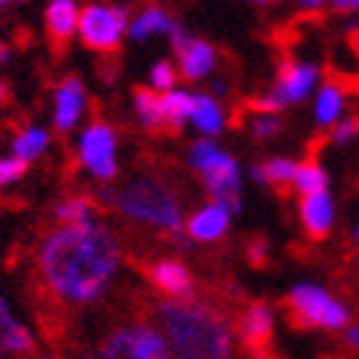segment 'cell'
<instances>
[{
	"mask_svg": "<svg viewBox=\"0 0 359 359\" xmlns=\"http://www.w3.org/2000/svg\"><path fill=\"white\" fill-rule=\"evenodd\" d=\"M6 97H9V88H6V85H4V82H0V102H4V100H6Z\"/></svg>",
	"mask_w": 359,
	"mask_h": 359,
	"instance_id": "36",
	"label": "cell"
},
{
	"mask_svg": "<svg viewBox=\"0 0 359 359\" xmlns=\"http://www.w3.org/2000/svg\"><path fill=\"white\" fill-rule=\"evenodd\" d=\"M135 97V111H137V120L140 126L147 132L152 135H161V132H167V123H164V109H161V94L155 91V88H135L132 91Z\"/></svg>",
	"mask_w": 359,
	"mask_h": 359,
	"instance_id": "17",
	"label": "cell"
},
{
	"mask_svg": "<svg viewBox=\"0 0 359 359\" xmlns=\"http://www.w3.org/2000/svg\"><path fill=\"white\" fill-rule=\"evenodd\" d=\"M345 342H348V348H356V345H359V325H351V327H348Z\"/></svg>",
	"mask_w": 359,
	"mask_h": 359,
	"instance_id": "34",
	"label": "cell"
},
{
	"mask_svg": "<svg viewBox=\"0 0 359 359\" xmlns=\"http://www.w3.org/2000/svg\"><path fill=\"white\" fill-rule=\"evenodd\" d=\"M102 359H172L164 333L149 325H129L102 342Z\"/></svg>",
	"mask_w": 359,
	"mask_h": 359,
	"instance_id": "7",
	"label": "cell"
},
{
	"mask_svg": "<svg viewBox=\"0 0 359 359\" xmlns=\"http://www.w3.org/2000/svg\"><path fill=\"white\" fill-rule=\"evenodd\" d=\"M298 4H301L304 9H318L321 4H325V0H298Z\"/></svg>",
	"mask_w": 359,
	"mask_h": 359,
	"instance_id": "35",
	"label": "cell"
},
{
	"mask_svg": "<svg viewBox=\"0 0 359 359\" xmlns=\"http://www.w3.org/2000/svg\"><path fill=\"white\" fill-rule=\"evenodd\" d=\"M126 24H129V9L126 6L88 4L79 12V39L88 50L114 53L120 47V35Z\"/></svg>",
	"mask_w": 359,
	"mask_h": 359,
	"instance_id": "6",
	"label": "cell"
},
{
	"mask_svg": "<svg viewBox=\"0 0 359 359\" xmlns=\"http://www.w3.org/2000/svg\"><path fill=\"white\" fill-rule=\"evenodd\" d=\"M286 313L295 327H321V330H342L351 325V310L342 301L330 298L321 286L301 283L286 295Z\"/></svg>",
	"mask_w": 359,
	"mask_h": 359,
	"instance_id": "5",
	"label": "cell"
},
{
	"mask_svg": "<svg viewBox=\"0 0 359 359\" xmlns=\"http://www.w3.org/2000/svg\"><path fill=\"white\" fill-rule=\"evenodd\" d=\"M9 4H24V0H9Z\"/></svg>",
	"mask_w": 359,
	"mask_h": 359,
	"instance_id": "39",
	"label": "cell"
},
{
	"mask_svg": "<svg viewBox=\"0 0 359 359\" xmlns=\"http://www.w3.org/2000/svg\"><path fill=\"white\" fill-rule=\"evenodd\" d=\"M228 225H231V213L219 202H210L187 219V237L196 243H217L225 237Z\"/></svg>",
	"mask_w": 359,
	"mask_h": 359,
	"instance_id": "15",
	"label": "cell"
},
{
	"mask_svg": "<svg viewBox=\"0 0 359 359\" xmlns=\"http://www.w3.org/2000/svg\"><path fill=\"white\" fill-rule=\"evenodd\" d=\"M257 4H275V0H257Z\"/></svg>",
	"mask_w": 359,
	"mask_h": 359,
	"instance_id": "38",
	"label": "cell"
},
{
	"mask_svg": "<svg viewBox=\"0 0 359 359\" xmlns=\"http://www.w3.org/2000/svg\"><path fill=\"white\" fill-rule=\"evenodd\" d=\"M32 348H35V342H32L29 330H27L24 325H15L12 333H9V345H6V351H9V353H29Z\"/></svg>",
	"mask_w": 359,
	"mask_h": 359,
	"instance_id": "28",
	"label": "cell"
},
{
	"mask_svg": "<svg viewBox=\"0 0 359 359\" xmlns=\"http://www.w3.org/2000/svg\"><path fill=\"white\" fill-rule=\"evenodd\" d=\"M353 41H356V44H359V35H356V39H353Z\"/></svg>",
	"mask_w": 359,
	"mask_h": 359,
	"instance_id": "41",
	"label": "cell"
},
{
	"mask_svg": "<svg viewBox=\"0 0 359 359\" xmlns=\"http://www.w3.org/2000/svg\"><path fill=\"white\" fill-rule=\"evenodd\" d=\"M47 143H50V135L44 129H35V126H29V129L15 135L12 152H15V158H21V161H27V164H29L32 158H39L47 149Z\"/></svg>",
	"mask_w": 359,
	"mask_h": 359,
	"instance_id": "24",
	"label": "cell"
},
{
	"mask_svg": "<svg viewBox=\"0 0 359 359\" xmlns=\"http://www.w3.org/2000/svg\"><path fill=\"white\" fill-rule=\"evenodd\" d=\"M114 208L123 213L126 219H135L143 225H152L167 234H182L184 213L178 196L158 178H135L132 184L117 190Z\"/></svg>",
	"mask_w": 359,
	"mask_h": 359,
	"instance_id": "3",
	"label": "cell"
},
{
	"mask_svg": "<svg viewBox=\"0 0 359 359\" xmlns=\"http://www.w3.org/2000/svg\"><path fill=\"white\" fill-rule=\"evenodd\" d=\"M318 79V67L316 65H304V62H292L286 59L280 65V76L275 82L272 91L283 100V102H301L313 91V85Z\"/></svg>",
	"mask_w": 359,
	"mask_h": 359,
	"instance_id": "14",
	"label": "cell"
},
{
	"mask_svg": "<svg viewBox=\"0 0 359 359\" xmlns=\"http://www.w3.org/2000/svg\"><path fill=\"white\" fill-rule=\"evenodd\" d=\"M237 330H240L243 345L255 356H260L269 345H272V333H275L272 307L263 304V301L248 304V307L243 310V316H240V321H237Z\"/></svg>",
	"mask_w": 359,
	"mask_h": 359,
	"instance_id": "9",
	"label": "cell"
},
{
	"mask_svg": "<svg viewBox=\"0 0 359 359\" xmlns=\"http://www.w3.org/2000/svg\"><path fill=\"white\" fill-rule=\"evenodd\" d=\"M152 88L161 94V91H175V79H178V70H175V65H170V62H158V65H152Z\"/></svg>",
	"mask_w": 359,
	"mask_h": 359,
	"instance_id": "26",
	"label": "cell"
},
{
	"mask_svg": "<svg viewBox=\"0 0 359 359\" xmlns=\"http://www.w3.org/2000/svg\"><path fill=\"white\" fill-rule=\"evenodd\" d=\"M47 35H50V47L56 56H65V50L70 39L79 32V9L74 0H50L47 4Z\"/></svg>",
	"mask_w": 359,
	"mask_h": 359,
	"instance_id": "11",
	"label": "cell"
},
{
	"mask_svg": "<svg viewBox=\"0 0 359 359\" xmlns=\"http://www.w3.org/2000/svg\"><path fill=\"white\" fill-rule=\"evenodd\" d=\"M6 59H9V53H6V44L0 41V62H6Z\"/></svg>",
	"mask_w": 359,
	"mask_h": 359,
	"instance_id": "37",
	"label": "cell"
},
{
	"mask_svg": "<svg viewBox=\"0 0 359 359\" xmlns=\"http://www.w3.org/2000/svg\"><path fill=\"white\" fill-rule=\"evenodd\" d=\"M79 164L102 182L117 175V135L105 120H94L79 137Z\"/></svg>",
	"mask_w": 359,
	"mask_h": 359,
	"instance_id": "8",
	"label": "cell"
},
{
	"mask_svg": "<svg viewBox=\"0 0 359 359\" xmlns=\"http://www.w3.org/2000/svg\"><path fill=\"white\" fill-rule=\"evenodd\" d=\"M178 24L172 21V18L161 9V6H147V9H140L135 15V21L129 24V35L135 41H143V39H149V35H158V32H170L175 29Z\"/></svg>",
	"mask_w": 359,
	"mask_h": 359,
	"instance_id": "18",
	"label": "cell"
},
{
	"mask_svg": "<svg viewBox=\"0 0 359 359\" xmlns=\"http://www.w3.org/2000/svg\"><path fill=\"white\" fill-rule=\"evenodd\" d=\"M278 132H280V123H278V117H272V114H257L255 120H251V135H255L257 140L272 137V135H278Z\"/></svg>",
	"mask_w": 359,
	"mask_h": 359,
	"instance_id": "29",
	"label": "cell"
},
{
	"mask_svg": "<svg viewBox=\"0 0 359 359\" xmlns=\"http://www.w3.org/2000/svg\"><path fill=\"white\" fill-rule=\"evenodd\" d=\"M190 167L199 172L205 190L213 202H219L231 217L240 210V167L237 161L217 149L210 140L193 143L190 149Z\"/></svg>",
	"mask_w": 359,
	"mask_h": 359,
	"instance_id": "4",
	"label": "cell"
},
{
	"mask_svg": "<svg viewBox=\"0 0 359 359\" xmlns=\"http://www.w3.org/2000/svg\"><path fill=\"white\" fill-rule=\"evenodd\" d=\"M85 111V88L76 76H65L56 85V109H53V126L59 135L76 129V123Z\"/></svg>",
	"mask_w": 359,
	"mask_h": 359,
	"instance_id": "12",
	"label": "cell"
},
{
	"mask_svg": "<svg viewBox=\"0 0 359 359\" xmlns=\"http://www.w3.org/2000/svg\"><path fill=\"white\" fill-rule=\"evenodd\" d=\"M295 170H298V164L290 158H269L255 167V178L286 193V187H292V182H295Z\"/></svg>",
	"mask_w": 359,
	"mask_h": 359,
	"instance_id": "19",
	"label": "cell"
},
{
	"mask_svg": "<svg viewBox=\"0 0 359 359\" xmlns=\"http://www.w3.org/2000/svg\"><path fill=\"white\" fill-rule=\"evenodd\" d=\"M359 135V120H345V123H336V129H333V140L336 143H348Z\"/></svg>",
	"mask_w": 359,
	"mask_h": 359,
	"instance_id": "31",
	"label": "cell"
},
{
	"mask_svg": "<svg viewBox=\"0 0 359 359\" xmlns=\"http://www.w3.org/2000/svg\"><path fill=\"white\" fill-rule=\"evenodd\" d=\"M298 213H301V225H304V231H307V237L313 243L327 240L330 228H333V219H336V208H333L330 193L304 196L301 205H298Z\"/></svg>",
	"mask_w": 359,
	"mask_h": 359,
	"instance_id": "13",
	"label": "cell"
},
{
	"mask_svg": "<svg viewBox=\"0 0 359 359\" xmlns=\"http://www.w3.org/2000/svg\"><path fill=\"white\" fill-rule=\"evenodd\" d=\"M193 123L196 129L202 135H219L225 129V114H222V105L208 97V94H199L196 97V109H193Z\"/></svg>",
	"mask_w": 359,
	"mask_h": 359,
	"instance_id": "21",
	"label": "cell"
},
{
	"mask_svg": "<svg viewBox=\"0 0 359 359\" xmlns=\"http://www.w3.org/2000/svg\"><path fill=\"white\" fill-rule=\"evenodd\" d=\"M213 65H217V50H213V44H208L205 39H190L182 50H178V70H182V76L190 82L208 76Z\"/></svg>",
	"mask_w": 359,
	"mask_h": 359,
	"instance_id": "16",
	"label": "cell"
},
{
	"mask_svg": "<svg viewBox=\"0 0 359 359\" xmlns=\"http://www.w3.org/2000/svg\"><path fill=\"white\" fill-rule=\"evenodd\" d=\"M345 109V94H342V88H339V82H327L325 88L318 91V100H316V120L321 126H330L339 120V114H342Z\"/></svg>",
	"mask_w": 359,
	"mask_h": 359,
	"instance_id": "23",
	"label": "cell"
},
{
	"mask_svg": "<svg viewBox=\"0 0 359 359\" xmlns=\"http://www.w3.org/2000/svg\"><path fill=\"white\" fill-rule=\"evenodd\" d=\"M53 217L65 225H79V222H91L94 217V202L85 196H74V199H62L53 210Z\"/></svg>",
	"mask_w": 359,
	"mask_h": 359,
	"instance_id": "25",
	"label": "cell"
},
{
	"mask_svg": "<svg viewBox=\"0 0 359 359\" xmlns=\"http://www.w3.org/2000/svg\"><path fill=\"white\" fill-rule=\"evenodd\" d=\"M248 255H251V263H255V266H266V243L257 240L255 245H251Z\"/></svg>",
	"mask_w": 359,
	"mask_h": 359,
	"instance_id": "32",
	"label": "cell"
},
{
	"mask_svg": "<svg viewBox=\"0 0 359 359\" xmlns=\"http://www.w3.org/2000/svg\"><path fill=\"white\" fill-rule=\"evenodd\" d=\"M356 243H359V228H356Z\"/></svg>",
	"mask_w": 359,
	"mask_h": 359,
	"instance_id": "40",
	"label": "cell"
},
{
	"mask_svg": "<svg viewBox=\"0 0 359 359\" xmlns=\"http://www.w3.org/2000/svg\"><path fill=\"white\" fill-rule=\"evenodd\" d=\"M158 318L170 339L172 359L234 356V333L228 318L208 301H161Z\"/></svg>",
	"mask_w": 359,
	"mask_h": 359,
	"instance_id": "2",
	"label": "cell"
},
{
	"mask_svg": "<svg viewBox=\"0 0 359 359\" xmlns=\"http://www.w3.org/2000/svg\"><path fill=\"white\" fill-rule=\"evenodd\" d=\"M292 190L304 196H316V193H327V172L321 170V164L316 158H307L304 164H298L295 170V182H292Z\"/></svg>",
	"mask_w": 359,
	"mask_h": 359,
	"instance_id": "22",
	"label": "cell"
},
{
	"mask_svg": "<svg viewBox=\"0 0 359 359\" xmlns=\"http://www.w3.org/2000/svg\"><path fill=\"white\" fill-rule=\"evenodd\" d=\"M15 325H18V321L9 316V307L4 304V298H0V353L6 351V345H9V333H12Z\"/></svg>",
	"mask_w": 359,
	"mask_h": 359,
	"instance_id": "30",
	"label": "cell"
},
{
	"mask_svg": "<svg viewBox=\"0 0 359 359\" xmlns=\"http://www.w3.org/2000/svg\"><path fill=\"white\" fill-rule=\"evenodd\" d=\"M147 278L158 292H164L170 301H193L196 283L193 275L187 272L184 263L178 260H158L147 269Z\"/></svg>",
	"mask_w": 359,
	"mask_h": 359,
	"instance_id": "10",
	"label": "cell"
},
{
	"mask_svg": "<svg viewBox=\"0 0 359 359\" xmlns=\"http://www.w3.org/2000/svg\"><path fill=\"white\" fill-rule=\"evenodd\" d=\"M27 170H29V164L21 161V158H15V155L12 158H0V187L18 182V178H24Z\"/></svg>",
	"mask_w": 359,
	"mask_h": 359,
	"instance_id": "27",
	"label": "cell"
},
{
	"mask_svg": "<svg viewBox=\"0 0 359 359\" xmlns=\"http://www.w3.org/2000/svg\"><path fill=\"white\" fill-rule=\"evenodd\" d=\"M117 237L100 222L53 228L39 248V275L65 304H91L109 292L120 272Z\"/></svg>",
	"mask_w": 359,
	"mask_h": 359,
	"instance_id": "1",
	"label": "cell"
},
{
	"mask_svg": "<svg viewBox=\"0 0 359 359\" xmlns=\"http://www.w3.org/2000/svg\"><path fill=\"white\" fill-rule=\"evenodd\" d=\"M161 109H164L167 132H178L184 126V120L193 117L196 97H190L184 91H167V94H161Z\"/></svg>",
	"mask_w": 359,
	"mask_h": 359,
	"instance_id": "20",
	"label": "cell"
},
{
	"mask_svg": "<svg viewBox=\"0 0 359 359\" xmlns=\"http://www.w3.org/2000/svg\"><path fill=\"white\" fill-rule=\"evenodd\" d=\"M330 6L336 12H356L359 9V0H330Z\"/></svg>",
	"mask_w": 359,
	"mask_h": 359,
	"instance_id": "33",
	"label": "cell"
}]
</instances>
